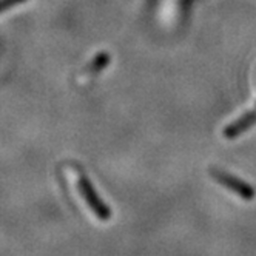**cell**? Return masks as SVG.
I'll list each match as a JSON object with an SVG mask.
<instances>
[{
	"label": "cell",
	"mask_w": 256,
	"mask_h": 256,
	"mask_svg": "<svg viewBox=\"0 0 256 256\" xmlns=\"http://www.w3.org/2000/svg\"><path fill=\"white\" fill-rule=\"evenodd\" d=\"M78 186H79V190H80V193H82V196L85 199V202L88 204V207L91 210H93V213L99 219H102V221H108V219L112 218V210H110L108 206L99 198V194L96 193L93 184H91V182L85 176H82L79 179V182H78Z\"/></svg>",
	"instance_id": "obj_1"
},
{
	"label": "cell",
	"mask_w": 256,
	"mask_h": 256,
	"mask_svg": "<svg viewBox=\"0 0 256 256\" xmlns=\"http://www.w3.org/2000/svg\"><path fill=\"white\" fill-rule=\"evenodd\" d=\"M213 179H216L219 184L227 187L230 192L236 193L238 196H241L244 199H253L254 198V190L253 187H250L247 182L241 180V179H238L222 170H210Z\"/></svg>",
	"instance_id": "obj_2"
}]
</instances>
